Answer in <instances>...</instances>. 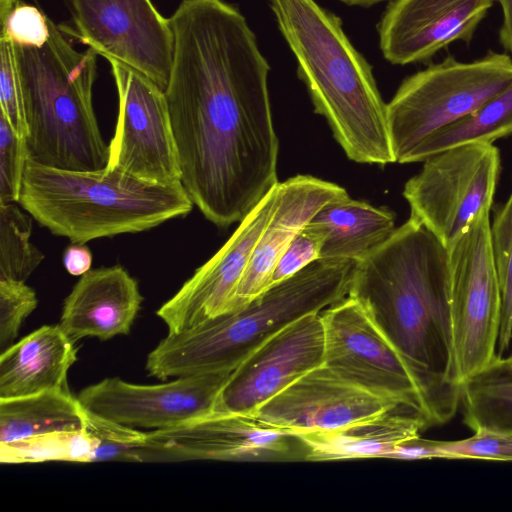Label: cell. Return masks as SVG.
Masks as SVG:
<instances>
[{
    "mask_svg": "<svg viewBox=\"0 0 512 512\" xmlns=\"http://www.w3.org/2000/svg\"><path fill=\"white\" fill-rule=\"evenodd\" d=\"M169 19L164 91L181 183L207 220L227 227L278 183L270 67L243 14L224 0H182Z\"/></svg>",
    "mask_w": 512,
    "mask_h": 512,
    "instance_id": "obj_1",
    "label": "cell"
},
{
    "mask_svg": "<svg viewBox=\"0 0 512 512\" xmlns=\"http://www.w3.org/2000/svg\"><path fill=\"white\" fill-rule=\"evenodd\" d=\"M361 300L411 367L430 426L460 406L453 355L447 248L414 217L355 262L349 294Z\"/></svg>",
    "mask_w": 512,
    "mask_h": 512,
    "instance_id": "obj_2",
    "label": "cell"
},
{
    "mask_svg": "<svg viewBox=\"0 0 512 512\" xmlns=\"http://www.w3.org/2000/svg\"><path fill=\"white\" fill-rule=\"evenodd\" d=\"M278 28L297 61L315 112L357 163H395L387 104L372 68L346 36L339 17L315 0H269Z\"/></svg>",
    "mask_w": 512,
    "mask_h": 512,
    "instance_id": "obj_3",
    "label": "cell"
},
{
    "mask_svg": "<svg viewBox=\"0 0 512 512\" xmlns=\"http://www.w3.org/2000/svg\"><path fill=\"white\" fill-rule=\"evenodd\" d=\"M354 262L317 260L247 305L180 333H168L145 368L160 380L232 372L260 344L298 318L349 294Z\"/></svg>",
    "mask_w": 512,
    "mask_h": 512,
    "instance_id": "obj_4",
    "label": "cell"
},
{
    "mask_svg": "<svg viewBox=\"0 0 512 512\" xmlns=\"http://www.w3.org/2000/svg\"><path fill=\"white\" fill-rule=\"evenodd\" d=\"M18 203L52 234L83 244L152 229L194 206L181 182L163 185L107 167L75 171L31 159Z\"/></svg>",
    "mask_w": 512,
    "mask_h": 512,
    "instance_id": "obj_5",
    "label": "cell"
},
{
    "mask_svg": "<svg viewBox=\"0 0 512 512\" xmlns=\"http://www.w3.org/2000/svg\"><path fill=\"white\" fill-rule=\"evenodd\" d=\"M40 47L14 46L28 124V156L39 164L75 171L107 166L105 143L93 108L97 53L76 50L49 20Z\"/></svg>",
    "mask_w": 512,
    "mask_h": 512,
    "instance_id": "obj_6",
    "label": "cell"
},
{
    "mask_svg": "<svg viewBox=\"0 0 512 512\" xmlns=\"http://www.w3.org/2000/svg\"><path fill=\"white\" fill-rule=\"evenodd\" d=\"M512 83V58L489 51L462 62L448 56L403 80L387 104L395 163L423 139L471 113Z\"/></svg>",
    "mask_w": 512,
    "mask_h": 512,
    "instance_id": "obj_7",
    "label": "cell"
},
{
    "mask_svg": "<svg viewBox=\"0 0 512 512\" xmlns=\"http://www.w3.org/2000/svg\"><path fill=\"white\" fill-rule=\"evenodd\" d=\"M490 209H483L447 248L453 355L460 386L497 355L501 291L491 244Z\"/></svg>",
    "mask_w": 512,
    "mask_h": 512,
    "instance_id": "obj_8",
    "label": "cell"
},
{
    "mask_svg": "<svg viewBox=\"0 0 512 512\" xmlns=\"http://www.w3.org/2000/svg\"><path fill=\"white\" fill-rule=\"evenodd\" d=\"M404 186L410 216L448 248L475 217L491 207L500 173V152L493 144L469 143L426 160Z\"/></svg>",
    "mask_w": 512,
    "mask_h": 512,
    "instance_id": "obj_9",
    "label": "cell"
},
{
    "mask_svg": "<svg viewBox=\"0 0 512 512\" xmlns=\"http://www.w3.org/2000/svg\"><path fill=\"white\" fill-rule=\"evenodd\" d=\"M321 318L326 367L423 413L419 385L411 367L361 300L348 295L323 310Z\"/></svg>",
    "mask_w": 512,
    "mask_h": 512,
    "instance_id": "obj_10",
    "label": "cell"
},
{
    "mask_svg": "<svg viewBox=\"0 0 512 512\" xmlns=\"http://www.w3.org/2000/svg\"><path fill=\"white\" fill-rule=\"evenodd\" d=\"M140 462L214 460L232 462L306 461L297 434L252 415L214 412L177 427L147 433Z\"/></svg>",
    "mask_w": 512,
    "mask_h": 512,
    "instance_id": "obj_11",
    "label": "cell"
},
{
    "mask_svg": "<svg viewBox=\"0 0 512 512\" xmlns=\"http://www.w3.org/2000/svg\"><path fill=\"white\" fill-rule=\"evenodd\" d=\"M108 62L117 90L118 112L106 167L152 183L181 182L165 91L133 68L115 60Z\"/></svg>",
    "mask_w": 512,
    "mask_h": 512,
    "instance_id": "obj_12",
    "label": "cell"
},
{
    "mask_svg": "<svg viewBox=\"0 0 512 512\" xmlns=\"http://www.w3.org/2000/svg\"><path fill=\"white\" fill-rule=\"evenodd\" d=\"M67 32L98 55L143 74L161 89L169 81L174 34L151 0H66Z\"/></svg>",
    "mask_w": 512,
    "mask_h": 512,
    "instance_id": "obj_13",
    "label": "cell"
},
{
    "mask_svg": "<svg viewBox=\"0 0 512 512\" xmlns=\"http://www.w3.org/2000/svg\"><path fill=\"white\" fill-rule=\"evenodd\" d=\"M232 372L178 377L154 385L110 377L82 389L78 399L86 410L118 424L164 430L216 412Z\"/></svg>",
    "mask_w": 512,
    "mask_h": 512,
    "instance_id": "obj_14",
    "label": "cell"
},
{
    "mask_svg": "<svg viewBox=\"0 0 512 512\" xmlns=\"http://www.w3.org/2000/svg\"><path fill=\"white\" fill-rule=\"evenodd\" d=\"M402 406L407 405L357 385L323 364L294 380L250 415L302 434L342 429Z\"/></svg>",
    "mask_w": 512,
    "mask_h": 512,
    "instance_id": "obj_15",
    "label": "cell"
},
{
    "mask_svg": "<svg viewBox=\"0 0 512 512\" xmlns=\"http://www.w3.org/2000/svg\"><path fill=\"white\" fill-rule=\"evenodd\" d=\"M321 313L291 322L252 351L231 373L216 412L252 414L294 380L324 364Z\"/></svg>",
    "mask_w": 512,
    "mask_h": 512,
    "instance_id": "obj_16",
    "label": "cell"
},
{
    "mask_svg": "<svg viewBox=\"0 0 512 512\" xmlns=\"http://www.w3.org/2000/svg\"><path fill=\"white\" fill-rule=\"evenodd\" d=\"M277 184L239 222L224 245L156 311L168 333H180L231 311L237 288L273 212Z\"/></svg>",
    "mask_w": 512,
    "mask_h": 512,
    "instance_id": "obj_17",
    "label": "cell"
},
{
    "mask_svg": "<svg viewBox=\"0 0 512 512\" xmlns=\"http://www.w3.org/2000/svg\"><path fill=\"white\" fill-rule=\"evenodd\" d=\"M496 0H392L379 23L384 58L395 65L430 59L456 41L469 43Z\"/></svg>",
    "mask_w": 512,
    "mask_h": 512,
    "instance_id": "obj_18",
    "label": "cell"
},
{
    "mask_svg": "<svg viewBox=\"0 0 512 512\" xmlns=\"http://www.w3.org/2000/svg\"><path fill=\"white\" fill-rule=\"evenodd\" d=\"M346 196L343 187L310 175L278 182L273 212L254 248L230 312L267 290L276 263L292 240L323 206Z\"/></svg>",
    "mask_w": 512,
    "mask_h": 512,
    "instance_id": "obj_19",
    "label": "cell"
},
{
    "mask_svg": "<svg viewBox=\"0 0 512 512\" xmlns=\"http://www.w3.org/2000/svg\"><path fill=\"white\" fill-rule=\"evenodd\" d=\"M142 301L137 281L122 266L90 269L65 298L59 326L74 342L127 335Z\"/></svg>",
    "mask_w": 512,
    "mask_h": 512,
    "instance_id": "obj_20",
    "label": "cell"
},
{
    "mask_svg": "<svg viewBox=\"0 0 512 512\" xmlns=\"http://www.w3.org/2000/svg\"><path fill=\"white\" fill-rule=\"evenodd\" d=\"M58 325H44L0 355V399L67 388L77 347Z\"/></svg>",
    "mask_w": 512,
    "mask_h": 512,
    "instance_id": "obj_21",
    "label": "cell"
},
{
    "mask_svg": "<svg viewBox=\"0 0 512 512\" xmlns=\"http://www.w3.org/2000/svg\"><path fill=\"white\" fill-rule=\"evenodd\" d=\"M429 426L420 410L402 406L342 429L297 435L306 448V461L387 458L396 446L420 437Z\"/></svg>",
    "mask_w": 512,
    "mask_h": 512,
    "instance_id": "obj_22",
    "label": "cell"
},
{
    "mask_svg": "<svg viewBox=\"0 0 512 512\" xmlns=\"http://www.w3.org/2000/svg\"><path fill=\"white\" fill-rule=\"evenodd\" d=\"M310 223L324 233L319 260L357 262L394 232L395 216L387 208L348 196L323 206Z\"/></svg>",
    "mask_w": 512,
    "mask_h": 512,
    "instance_id": "obj_23",
    "label": "cell"
},
{
    "mask_svg": "<svg viewBox=\"0 0 512 512\" xmlns=\"http://www.w3.org/2000/svg\"><path fill=\"white\" fill-rule=\"evenodd\" d=\"M86 409L67 388L0 399V443L52 432L84 430Z\"/></svg>",
    "mask_w": 512,
    "mask_h": 512,
    "instance_id": "obj_24",
    "label": "cell"
},
{
    "mask_svg": "<svg viewBox=\"0 0 512 512\" xmlns=\"http://www.w3.org/2000/svg\"><path fill=\"white\" fill-rule=\"evenodd\" d=\"M463 421L474 432L512 434V356L496 355L460 386Z\"/></svg>",
    "mask_w": 512,
    "mask_h": 512,
    "instance_id": "obj_25",
    "label": "cell"
},
{
    "mask_svg": "<svg viewBox=\"0 0 512 512\" xmlns=\"http://www.w3.org/2000/svg\"><path fill=\"white\" fill-rule=\"evenodd\" d=\"M512 134V83L471 113L423 139L403 164L423 162L450 148L469 143L492 144Z\"/></svg>",
    "mask_w": 512,
    "mask_h": 512,
    "instance_id": "obj_26",
    "label": "cell"
},
{
    "mask_svg": "<svg viewBox=\"0 0 512 512\" xmlns=\"http://www.w3.org/2000/svg\"><path fill=\"white\" fill-rule=\"evenodd\" d=\"M97 440L85 429L52 432L0 443L2 464L68 461L92 463Z\"/></svg>",
    "mask_w": 512,
    "mask_h": 512,
    "instance_id": "obj_27",
    "label": "cell"
},
{
    "mask_svg": "<svg viewBox=\"0 0 512 512\" xmlns=\"http://www.w3.org/2000/svg\"><path fill=\"white\" fill-rule=\"evenodd\" d=\"M14 203L0 202V279L26 282L44 259L32 244V218Z\"/></svg>",
    "mask_w": 512,
    "mask_h": 512,
    "instance_id": "obj_28",
    "label": "cell"
},
{
    "mask_svg": "<svg viewBox=\"0 0 512 512\" xmlns=\"http://www.w3.org/2000/svg\"><path fill=\"white\" fill-rule=\"evenodd\" d=\"M490 233L501 291V322L496 349L500 356L512 339V192L504 205L496 210Z\"/></svg>",
    "mask_w": 512,
    "mask_h": 512,
    "instance_id": "obj_29",
    "label": "cell"
},
{
    "mask_svg": "<svg viewBox=\"0 0 512 512\" xmlns=\"http://www.w3.org/2000/svg\"><path fill=\"white\" fill-rule=\"evenodd\" d=\"M85 430L96 440L92 462H138V449L147 433L103 418L86 410Z\"/></svg>",
    "mask_w": 512,
    "mask_h": 512,
    "instance_id": "obj_30",
    "label": "cell"
},
{
    "mask_svg": "<svg viewBox=\"0 0 512 512\" xmlns=\"http://www.w3.org/2000/svg\"><path fill=\"white\" fill-rule=\"evenodd\" d=\"M0 114L17 136L27 139L28 124L14 46L0 38Z\"/></svg>",
    "mask_w": 512,
    "mask_h": 512,
    "instance_id": "obj_31",
    "label": "cell"
},
{
    "mask_svg": "<svg viewBox=\"0 0 512 512\" xmlns=\"http://www.w3.org/2000/svg\"><path fill=\"white\" fill-rule=\"evenodd\" d=\"M38 300L33 288L23 281L0 279V352L14 344L23 321L35 310Z\"/></svg>",
    "mask_w": 512,
    "mask_h": 512,
    "instance_id": "obj_32",
    "label": "cell"
},
{
    "mask_svg": "<svg viewBox=\"0 0 512 512\" xmlns=\"http://www.w3.org/2000/svg\"><path fill=\"white\" fill-rule=\"evenodd\" d=\"M26 139L15 134L0 114V202H18L27 161Z\"/></svg>",
    "mask_w": 512,
    "mask_h": 512,
    "instance_id": "obj_33",
    "label": "cell"
},
{
    "mask_svg": "<svg viewBox=\"0 0 512 512\" xmlns=\"http://www.w3.org/2000/svg\"><path fill=\"white\" fill-rule=\"evenodd\" d=\"M50 18L34 5L21 3L1 23V37L15 45L40 47L50 37Z\"/></svg>",
    "mask_w": 512,
    "mask_h": 512,
    "instance_id": "obj_34",
    "label": "cell"
},
{
    "mask_svg": "<svg viewBox=\"0 0 512 512\" xmlns=\"http://www.w3.org/2000/svg\"><path fill=\"white\" fill-rule=\"evenodd\" d=\"M324 233L309 223L288 245L273 270L269 287L276 285L319 260Z\"/></svg>",
    "mask_w": 512,
    "mask_h": 512,
    "instance_id": "obj_35",
    "label": "cell"
},
{
    "mask_svg": "<svg viewBox=\"0 0 512 512\" xmlns=\"http://www.w3.org/2000/svg\"><path fill=\"white\" fill-rule=\"evenodd\" d=\"M448 459L512 461V434L477 431L458 441H442Z\"/></svg>",
    "mask_w": 512,
    "mask_h": 512,
    "instance_id": "obj_36",
    "label": "cell"
},
{
    "mask_svg": "<svg viewBox=\"0 0 512 512\" xmlns=\"http://www.w3.org/2000/svg\"><path fill=\"white\" fill-rule=\"evenodd\" d=\"M387 458L400 460L448 459L442 449V441L425 440L420 437L399 444L390 452Z\"/></svg>",
    "mask_w": 512,
    "mask_h": 512,
    "instance_id": "obj_37",
    "label": "cell"
},
{
    "mask_svg": "<svg viewBox=\"0 0 512 512\" xmlns=\"http://www.w3.org/2000/svg\"><path fill=\"white\" fill-rule=\"evenodd\" d=\"M62 260L69 274L82 276L91 269L92 253L87 245L72 243L64 250Z\"/></svg>",
    "mask_w": 512,
    "mask_h": 512,
    "instance_id": "obj_38",
    "label": "cell"
},
{
    "mask_svg": "<svg viewBox=\"0 0 512 512\" xmlns=\"http://www.w3.org/2000/svg\"><path fill=\"white\" fill-rule=\"evenodd\" d=\"M502 10V24L499 29V42L507 54L512 55V0H496Z\"/></svg>",
    "mask_w": 512,
    "mask_h": 512,
    "instance_id": "obj_39",
    "label": "cell"
},
{
    "mask_svg": "<svg viewBox=\"0 0 512 512\" xmlns=\"http://www.w3.org/2000/svg\"><path fill=\"white\" fill-rule=\"evenodd\" d=\"M19 2V0H0L1 23L4 22L9 13L19 4Z\"/></svg>",
    "mask_w": 512,
    "mask_h": 512,
    "instance_id": "obj_40",
    "label": "cell"
},
{
    "mask_svg": "<svg viewBox=\"0 0 512 512\" xmlns=\"http://www.w3.org/2000/svg\"><path fill=\"white\" fill-rule=\"evenodd\" d=\"M350 6H361V7H369L384 1H392V0H339Z\"/></svg>",
    "mask_w": 512,
    "mask_h": 512,
    "instance_id": "obj_41",
    "label": "cell"
}]
</instances>
